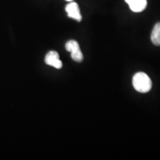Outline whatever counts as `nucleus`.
I'll return each mask as SVG.
<instances>
[{"label": "nucleus", "mask_w": 160, "mask_h": 160, "mask_svg": "<svg viewBox=\"0 0 160 160\" xmlns=\"http://www.w3.org/2000/svg\"><path fill=\"white\" fill-rule=\"evenodd\" d=\"M65 1H67V2H72V1H73V0H65Z\"/></svg>", "instance_id": "1a4fd4ad"}, {"label": "nucleus", "mask_w": 160, "mask_h": 160, "mask_svg": "<svg viewBox=\"0 0 160 160\" xmlns=\"http://www.w3.org/2000/svg\"><path fill=\"white\" fill-rule=\"evenodd\" d=\"M45 62L47 65L54 67L55 68L60 69L62 67V62L59 59V53L57 51H52L48 52L45 57Z\"/></svg>", "instance_id": "f03ea898"}, {"label": "nucleus", "mask_w": 160, "mask_h": 160, "mask_svg": "<svg viewBox=\"0 0 160 160\" xmlns=\"http://www.w3.org/2000/svg\"><path fill=\"white\" fill-rule=\"evenodd\" d=\"M151 39L153 45L160 46V22L157 23L153 27Z\"/></svg>", "instance_id": "39448f33"}, {"label": "nucleus", "mask_w": 160, "mask_h": 160, "mask_svg": "<svg viewBox=\"0 0 160 160\" xmlns=\"http://www.w3.org/2000/svg\"><path fill=\"white\" fill-rule=\"evenodd\" d=\"M71 56L72 59L74 60L75 62H81L83 60V54L82 53L81 49L77 50L74 52H72L71 53Z\"/></svg>", "instance_id": "0eeeda50"}, {"label": "nucleus", "mask_w": 160, "mask_h": 160, "mask_svg": "<svg viewBox=\"0 0 160 160\" xmlns=\"http://www.w3.org/2000/svg\"><path fill=\"white\" fill-rule=\"evenodd\" d=\"M65 48L70 53H72V52H74L80 49V47L79 43L77 41H75V40H70V41L65 44Z\"/></svg>", "instance_id": "423d86ee"}, {"label": "nucleus", "mask_w": 160, "mask_h": 160, "mask_svg": "<svg viewBox=\"0 0 160 160\" xmlns=\"http://www.w3.org/2000/svg\"><path fill=\"white\" fill-rule=\"evenodd\" d=\"M132 11L139 13L143 11L147 7V0H131L128 4Z\"/></svg>", "instance_id": "20e7f679"}, {"label": "nucleus", "mask_w": 160, "mask_h": 160, "mask_svg": "<svg viewBox=\"0 0 160 160\" xmlns=\"http://www.w3.org/2000/svg\"><path fill=\"white\" fill-rule=\"evenodd\" d=\"M125 1L126 2H127L128 4H129L130 2H131V0H125Z\"/></svg>", "instance_id": "6e6552de"}, {"label": "nucleus", "mask_w": 160, "mask_h": 160, "mask_svg": "<svg viewBox=\"0 0 160 160\" xmlns=\"http://www.w3.org/2000/svg\"><path fill=\"white\" fill-rule=\"evenodd\" d=\"M65 11L67 12L68 17L76 19L78 22H81L82 17L81 13H80L79 7L77 5V3L74 2H71L66 5Z\"/></svg>", "instance_id": "7ed1b4c3"}, {"label": "nucleus", "mask_w": 160, "mask_h": 160, "mask_svg": "<svg viewBox=\"0 0 160 160\" xmlns=\"http://www.w3.org/2000/svg\"><path fill=\"white\" fill-rule=\"evenodd\" d=\"M133 86L139 93H148L151 90L152 82L150 77L143 72L137 73L133 77Z\"/></svg>", "instance_id": "f257e3e1"}]
</instances>
